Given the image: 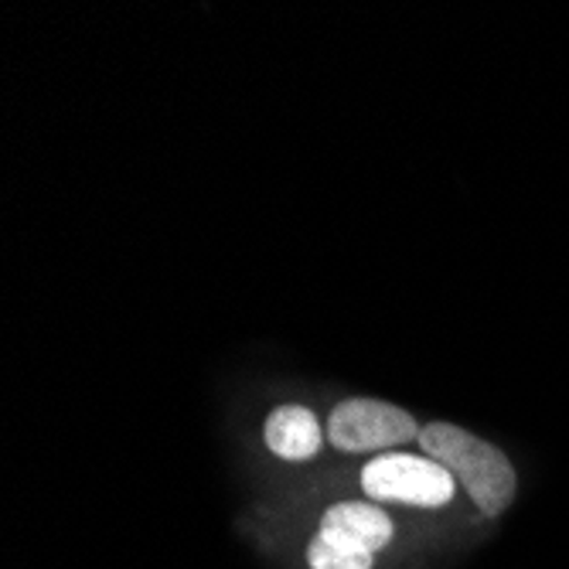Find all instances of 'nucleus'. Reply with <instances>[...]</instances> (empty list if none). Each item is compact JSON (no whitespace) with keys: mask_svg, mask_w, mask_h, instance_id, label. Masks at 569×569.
<instances>
[{"mask_svg":"<svg viewBox=\"0 0 569 569\" xmlns=\"http://www.w3.org/2000/svg\"><path fill=\"white\" fill-rule=\"evenodd\" d=\"M263 440L283 460H310V457H318L325 447V430H321V420L310 409L280 406L267 417Z\"/></svg>","mask_w":569,"mask_h":569,"instance_id":"5","label":"nucleus"},{"mask_svg":"<svg viewBox=\"0 0 569 569\" xmlns=\"http://www.w3.org/2000/svg\"><path fill=\"white\" fill-rule=\"evenodd\" d=\"M328 440L345 453H379L386 447L420 440V427L399 406L379 399H345L328 420Z\"/></svg>","mask_w":569,"mask_h":569,"instance_id":"4","label":"nucleus"},{"mask_svg":"<svg viewBox=\"0 0 569 569\" xmlns=\"http://www.w3.org/2000/svg\"><path fill=\"white\" fill-rule=\"evenodd\" d=\"M392 542V519L376 501H338L307 546L310 569H372Z\"/></svg>","mask_w":569,"mask_h":569,"instance_id":"2","label":"nucleus"},{"mask_svg":"<svg viewBox=\"0 0 569 569\" xmlns=\"http://www.w3.org/2000/svg\"><path fill=\"white\" fill-rule=\"evenodd\" d=\"M361 491L376 505H409V508H443L453 501L457 478L443 463L412 453H379L361 471Z\"/></svg>","mask_w":569,"mask_h":569,"instance_id":"3","label":"nucleus"},{"mask_svg":"<svg viewBox=\"0 0 569 569\" xmlns=\"http://www.w3.org/2000/svg\"><path fill=\"white\" fill-rule=\"evenodd\" d=\"M420 447L430 460L443 463L457 478V485L471 495L485 519H498L515 501L519 478H515L511 460L495 443L453 423H430L420 430Z\"/></svg>","mask_w":569,"mask_h":569,"instance_id":"1","label":"nucleus"}]
</instances>
